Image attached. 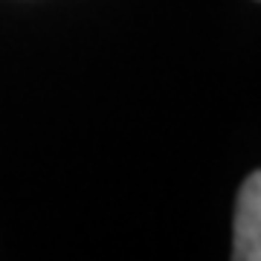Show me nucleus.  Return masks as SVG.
Returning a JSON list of instances; mask_svg holds the SVG:
<instances>
[{
  "label": "nucleus",
  "mask_w": 261,
  "mask_h": 261,
  "mask_svg": "<svg viewBox=\"0 0 261 261\" xmlns=\"http://www.w3.org/2000/svg\"><path fill=\"white\" fill-rule=\"evenodd\" d=\"M235 261H261V168L244 180L235 203Z\"/></svg>",
  "instance_id": "nucleus-1"
}]
</instances>
